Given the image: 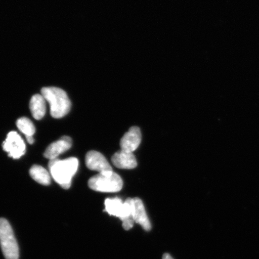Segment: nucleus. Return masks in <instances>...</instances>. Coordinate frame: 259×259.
<instances>
[{"mask_svg":"<svg viewBox=\"0 0 259 259\" xmlns=\"http://www.w3.org/2000/svg\"><path fill=\"white\" fill-rule=\"evenodd\" d=\"M49 170L51 176L57 183L64 189H69L72 184V178L79 166V161L75 157H70L63 160H50Z\"/></svg>","mask_w":259,"mask_h":259,"instance_id":"1","label":"nucleus"},{"mask_svg":"<svg viewBox=\"0 0 259 259\" xmlns=\"http://www.w3.org/2000/svg\"><path fill=\"white\" fill-rule=\"evenodd\" d=\"M41 95L50 103V113L54 118L64 117L69 112L71 102L67 93L57 87H45L41 90Z\"/></svg>","mask_w":259,"mask_h":259,"instance_id":"2","label":"nucleus"},{"mask_svg":"<svg viewBox=\"0 0 259 259\" xmlns=\"http://www.w3.org/2000/svg\"><path fill=\"white\" fill-rule=\"evenodd\" d=\"M89 186L96 192H118L122 189L123 181L120 176L113 171H104L91 178Z\"/></svg>","mask_w":259,"mask_h":259,"instance_id":"3","label":"nucleus"},{"mask_svg":"<svg viewBox=\"0 0 259 259\" xmlns=\"http://www.w3.org/2000/svg\"><path fill=\"white\" fill-rule=\"evenodd\" d=\"M0 245L6 259H19V247L14 231L8 220L3 218L0 219Z\"/></svg>","mask_w":259,"mask_h":259,"instance_id":"4","label":"nucleus"},{"mask_svg":"<svg viewBox=\"0 0 259 259\" xmlns=\"http://www.w3.org/2000/svg\"><path fill=\"white\" fill-rule=\"evenodd\" d=\"M105 211L110 215L118 218L122 222L126 220H134L132 218L131 198H127L124 202L117 197L113 199L108 198L105 200Z\"/></svg>","mask_w":259,"mask_h":259,"instance_id":"5","label":"nucleus"},{"mask_svg":"<svg viewBox=\"0 0 259 259\" xmlns=\"http://www.w3.org/2000/svg\"><path fill=\"white\" fill-rule=\"evenodd\" d=\"M2 146L3 150L9 154V156L14 159L21 158L25 153V142L16 132L9 133Z\"/></svg>","mask_w":259,"mask_h":259,"instance_id":"6","label":"nucleus"},{"mask_svg":"<svg viewBox=\"0 0 259 259\" xmlns=\"http://www.w3.org/2000/svg\"><path fill=\"white\" fill-rule=\"evenodd\" d=\"M85 163L89 169L99 171V173L113 171L104 155L96 151H91L87 154Z\"/></svg>","mask_w":259,"mask_h":259,"instance_id":"7","label":"nucleus"},{"mask_svg":"<svg viewBox=\"0 0 259 259\" xmlns=\"http://www.w3.org/2000/svg\"><path fill=\"white\" fill-rule=\"evenodd\" d=\"M132 218L135 223L140 225L146 231H150L151 224L148 218L143 202L138 197L131 198Z\"/></svg>","mask_w":259,"mask_h":259,"instance_id":"8","label":"nucleus"},{"mask_svg":"<svg viewBox=\"0 0 259 259\" xmlns=\"http://www.w3.org/2000/svg\"><path fill=\"white\" fill-rule=\"evenodd\" d=\"M142 140L140 128L134 126L125 133L121 139L120 147L122 150L133 153L139 147Z\"/></svg>","mask_w":259,"mask_h":259,"instance_id":"9","label":"nucleus"},{"mask_svg":"<svg viewBox=\"0 0 259 259\" xmlns=\"http://www.w3.org/2000/svg\"><path fill=\"white\" fill-rule=\"evenodd\" d=\"M72 141L69 137L64 136L59 140L51 144L44 153V157L48 159L53 160L58 158L61 154L69 150L72 147Z\"/></svg>","mask_w":259,"mask_h":259,"instance_id":"10","label":"nucleus"},{"mask_svg":"<svg viewBox=\"0 0 259 259\" xmlns=\"http://www.w3.org/2000/svg\"><path fill=\"white\" fill-rule=\"evenodd\" d=\"M111 160L113 164L119 169H132L138 165L137 158L133 153L122 150L113 154Z\"/></svg>","mask_w":259,"mask_h":259,"instance_id":"11","label":"nucleus"},{"mask_svg":"<svg viewBox=\"0 0 259 259\" xmlns=\"http://www.w3.org/2000/svg\"><path fill=\"white\" fill-rule=\"evenodd\" d=\"M30 108L32 116L39 120L46 113V100L40 95H35L32 97L30 103Z\"/></svg>","mask_w":259,"mask_h":259,"instance_id":"12","label":"nucleus"},{"mask_svg":"<svg viewBox=\"0 0 259 259\" xmlns=\"http://www.w3.org/2000/svg\"><path fill=\"white\" fill-rule=\"evenodd\" d=\"M30 175L32 179L44 186L51 184V174L45 168L39 165H34L31 167Z\"/></svg>","mask_w":259,"mask_h":259,"instance_id":"13","label":"nucleus"},{"mask_svg":"<svg viewBox=\"0 0 259 259\" xmlns=\"http://www.w3.org/2000/svg\"><path fill=\"white\" fill-rule=\"evenodd\" d=\"M16 125L19 131L25 135V137H32L35 132V128L33 123L26 117H22L16 121Z\"/></svg>","mask_w":259,"mask_h":259,"instance_id":"14","label":"nucleus"},{"mask_svg":"<svg viewBox=\"0 0 259 259\" xmlns=\"http://www.w3.org/2000/svg\"><path fill=\"white\" fill-rule=\"evenodd\" d=\"M26 139H27V142L30 144H32L34 142V139L32 137H26Z\"/></svg>","mask_w":259,"mask_h":259,"instance_id":"15","label":"nucleus"},{"mask_svg":"<svg viewBox=\"0 0 259 259\" xmlns=\"http://www.w3.org/2000/svg\"><path fill=\"white\" fill-rule=\"evenodd\" d=\"M162 259H174L169 254L164 253Z\"/></svg>","mask_w":259,"mask_h":259,"instance_id":"16","label":"nucleus"}]
</instances>
